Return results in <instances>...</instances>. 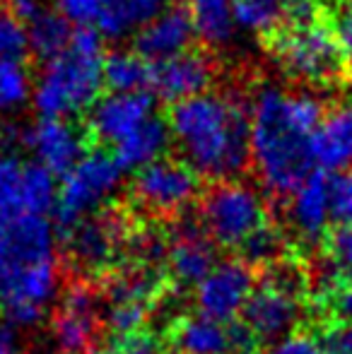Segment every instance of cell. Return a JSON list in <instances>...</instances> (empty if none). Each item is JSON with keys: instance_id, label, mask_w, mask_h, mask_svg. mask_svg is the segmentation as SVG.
<instances>
[{"instance_id": "20", "label": "cell", "mask_w": 352, "mask_h": 354, "mask_svg": "<svg viewBox=\"0 0 352 354\" xmlns=\"http://www.w3.org/2000/svg\"><path fill=\"white\" fill-rule=\"evenodd\" d=\"M196 27H193V19L188 15L186 8H167L162 15H157L145 29L136 37L138 53H140L145 61L160 63L167 61L172 56L188 51L196 39Z\"/></svg>"}, {"instance_id": "1", "label": "cell", "mask_w": 352, "mask_h": 354, "mask_svg": "<svg viewBox=\"0 0 352 354\" xmlns=\"http://www.w3.org/2000/svg\"><path fill=\"white\" fill-rule=\"evenodd\" d=\"M324 104L311 92H287L263 82L249 102V152L261 186L290 198L314 174L311 136L324 118Z\"/></svg>"}, {"instance_id": "32", "label": "cell", "mask_w": 352, "mask_h": 354, "mask_svg": "<svg viewBox=\"0 0 352 354\" xmlns=\"http://www.w3.org/2000/svg\"><path fill=\"white\" fill-rule=\"evenodd\" d=\"M167 340L157 335L150 328L126 333V335H113L111 354H167Z\"/></svg>"}, {"instance_id": "18", "label": "cell", "mask_w": 352, "mask_h": 354, "mask_svg": "<svg viewBox=\"0 0 352 354\" xmlns=\"http://www.w3.org/2000/svg\"><path fill=\"white\" fill-rule=\"evenodd\" d=\"M167 347L174 354H234L232 323L203 313H181L167 328Z\"/></svg>"}, {"instance_id": "27", "label": "cell", "mask_w": 352, "mask_h": 354, "mask_svg": "<svg viewBox=\"0 0 352 354\" xmlns=\"http://www.w3.org/2000/svg\"><path fill=\"white\" fill-rule=\"evenodd\" d=\"M29 29V46L41 61H51L58 53L68 48L73 39V24L66 22V17L56 12V10H44L34 22L27 24Z\"/></svg>"}, {"instance_id": "29", "label": "cell", "mask_w": 352, "mask_h": 354, "mask_svg": "<svg viewBox=\"0 0 352 354\" xmlns=\"http://www.w3.org/2000/svg\"><path fill=\"white\" fill-rule=\"evenodd\" d=\"M239 253H241V261L249 263L251 268L256 266L266 268L285 256V236H282L280 229L268 222L254 236L246 239V243L239 248Z\"/></svg>"}, {"instance_id": "5", "label": "cell", "mask_w": 352, "mask_h": 354, "mask_svg": "<svg viewBox=\"0 0 352 354\" xmlns=\"http://www.w3.org/2000/svg\"><path fill=\"white\" fill-rule=\"evenodd\" d=\"M198 222L205 229L215 246L239 251L261 227H266L268 207L263 193L239 178L217 181L201 198Z\"/></svg>"}, {"instance_id": "38", "label": "cell", "mask_w": 352, "mask_h": 354, "mask_svg": "<svg viewBox=\"0 0 352 354\" xmlns=\"http://www.w3.org/2000/svg\"><path fill=\"white\" fill-rule=\"evenodd\" d=\"M331 29H333V37L343 51L345 61L352 63V0H340Z\"/></svg>"}, {"instance_id": "25", "label": "cell", "mask_w": 352, "mask_h": 354, "mask_svg": "<svg viewBox=\"0 0 352 354\" xmlns=\"http://www.w3.org/2000/svg\"><path fill=\"white\" fill-rule=\"evenodd\" d=\"M234 24L256 37H270L290 24V0H234Z\"/></svg>"}, {"instance_id": "11", "label": "cell", "mask_w": 352, "mask_h": 354, "mask_svg": "<svg viewBox=\"0 0 352 354\" xmlns=\"http://www.w3.org/2000/svg\"><path fill=\"white\" fill-rule=\"evenodd\" d=\"M196 308L203 316L232 323L241 316L246 301L256 289V272L241 258L220 261L201 282L196 284Z\"/></svg>"}, {"instance_id": "39", "label": "cell", "mask_w": 352, "mask_h": 354, "mask_svg": "<svg viewBox=\"0 0 352 354\" xmlns=\"http://www.w3.org/2000/svg\"><path fill=\"white\" fill-rule=\"evenodd\" d=\"M44 10H46L44 0H8V12L24 24L34 22Z\"/></svg>"}, {"instance_id": "31", "label": "cell", "mask_w": 352, "mask_h": 354, "mask_svg": "<svg viewBox=\"0 0 352 354\" xmlns=\"http://www.w3.org/2000/svg\"><path fill=\"white\" fill-rule=\"evenodd\" d=\"M324 251L328 266L338 272L343 280L352 277V227L338 224L333 232L324 236Z\"/></svg>"}, {"instance_id": "41", "label": "cell", "mask_w": 352, "mask_h": 354, "mask_svg": "<svg viewBox=\"0 0 352 354\" xmlns=\"http://www.w3.org/2000/svg\"><path fill=\"white\" fill-rule=\"evenodd\" d=\"M85 354H111V352H106V350H94V347H92V350L85 352Z\"/></svg>"}, {"instance_id": "7", "label": "cell", "mask_w": 352, "mask_h": 354, "mask_svg": "<svg viewBox=\"0 0 352 354\" xmlns=\"http://www.w3.org/2000/svg\"><path fill=\"white\" fill-rule=\"evenodd\" d=\"M123 174L126 171L113 154L102 149H92V152L87 149L80 162L68 174H63V181L58 186V201L53 212H56L61 234L75 227L80 219L104 210L121 188Z\"/></svg>"}, {"instance_id": "9", "label": "cell", "mask_w": 352, "mask_h": 354, "mask_svg": "<svg viewBox=\"0 0 352 354\" xmlns=\"http://www.w3.org/2000/svg\"><path fill=\"white\" fill-rule=\"evenodd\" d=\"M131 201L152 217L181 214L201 193V176L183 159L162 157L138 169L131 181Z\"/></svg>"}, {"instance_id": "22", "label": "cell", "mask_w": 352, "mask_h": 354, "mask_svg": "<svg viewBox=\"0 0 352 354\" xmlns=\"http://www.w3.org/2000/svg\"><path fill=\"white\" fill-rule=\"evenodd\" d=\"M169 145H172L169 123L155 113V116L147 118L138 131H133L131 136L123 138V140L113 147V157L121 164L123 171L136 174L138 169L147 167V164L165 157Z\"/></svg>"}, {"instance_id": "34", "label": "cell", "mask_w": 352, "mask_h": 354, "mask_svg": "<svg viewBox=\"0 0 352 354\" xmlns=\"http://www.w3.org/2000/svg\"><path fill=\"white\" fill-rule=\"evenodd\" d=\"M266 354H328L321 345L319 335L306 330H295L282 340L272 342Z\"/></svg>"}, {"instance_id": "36", "label": "cell", "mask_w": 352, "mask_h": 354, "mask_svg": "<svg viewBox=\"0 0 352 354\" xmlns=\"http://www.w3.org/2000/svg\"><path fill=\"white\" fill-rule=\"evenodd\" d=\"M319 304H324L326 311L331 313V321L352 323V277L335 284Z\"/></svg>"}, {"instance_id": "35", "label": "cell", "mask_w": 352, "mask_h": 354, "mask_svg": "<svg viewBox=\"0 0 352 354\" xmlns=\"http://www.w3.org/2000/svg\"><path fill=\"white\" fill-rule=\"evenodd\" d=\"M56 12L77 29L92 27L97 24L99 0H56Z\"/></svg>"}, {"instance_id": "15", "label": "cell", "mask_w": 352, "mask_h": 354, "mask_svg": "<svg viewBox=\"0 0 352 354\" xmlns=\"http://www.w3.org/2000/svg\"><path fill=\"white\" fill-rule=\"evenodd\" d=\"M217 246L198 219H178L169 232L167 270L176 287H196L217 266Z\"/></svg>"}, {"instance_id": "14", "label": "cell", "mask_w": 352, "mask_h": 354, "mask_svg": "<svg viewBox=\"0 0 352 354\" xmlns=\"http://www.w3.org/2000/svg\"><path fill=\"white\" fill-rule=\"evenodd\" d=\"M155 116V97L147 92H109L89 109V133L99 142L116 147L123 138Z\"/></svg>"}, {"instance_id": "3", "label": "cell", "mask_w": 352, "mask_h": 354, "mask_svg": "<svg viewBox=\"0 0 352 354\" xmlns=\"http://www.w3.org/2000/svg\"><path fill=\"white\" fill-rule=\"evenodd\" d=\"M61 270L56 229L44 214H17L0 224V316L12 328L39 323L56 297Z\"/></svg>"}, {"instance_id": "33", "label": "cell", "mask_w": 352, "mask_h": 354, "mask_svg": "<svg viewBox=\"0 0 352 354\" xmlns=\"http://www.w3.org/2000/svg\"><path fill=\"white\" fill-rule=\"evenodd\" d=\"M331 217L352 227V169L331 176Z\"/></svg>"}, {"instance_id": "12", "label": "cell", "mask_w": 352, "mask_h": 354, "mask_svg": "<svg viewBox=\"0 0 352 354\" xmlns=\"http://www.w3.org/2000/svg\"><path fill=\"white\" fill-rule=\"evenodd\" d=\"M22 147L32 154V162L41 164L53 176L68 174L87 152L85 133L71 118L44 116L22 128Z\"/></svg>"}, {"instance_id": "4", "label": "cell", "mask_w": 352, "mask_h": 354, "mask_svg": "<svg viewBox=\"0 0 352 354\" xmlns=\"http://www.w3.org/2000/svg\"><path fill=\"white\" fill-rule=\"evenodd\" d=\"M104 37L80 27L63 53L44 61L32 84V104L44 118H71L85 113L102 97Z\"/></svg>"}, {"instance_id": "16", "label": "cell", "mask_w": 352, "mask_h": 354, "mask_svg": "<svg viewBox=\"0 0 352 354\" xmlns=\"http://www.w3.org/2000/svg\"><path fill=\"white\" fill-rule=\"evenodd\" d=\"M212 80H215V66L210 58L205 53L188 48L167 61L152 63L150 87L157 99L174 106L178 102L205 94Z\"/></svg>"}, {"instance_id": "13", "label": "cell", "mask_w": 352, "mask_h": 354, "mask_svg": "<svg viewBox=\"0 0 352 354\" xmlns=\"http://www.w3.org/2000/svg\"><path fill=\"white\" fill-rule=\"evenodd\" d=\"M302 301L304 299L295 294L256 280L254 294L241 311V323L249 328L261 347H270L272 342L282 340L302 326V313H304Z\"/></svg>"}, {"instance_id": "2", "label": "cell", "mask_w": 352, "mask_h": 354, "mask_svg": "<svg viewBox=\"0 0 352 354\" xmlns=\"http://www.w3.org/2000/svg\"><path fill=\"white\" fill-rule=\"evenodd\" d=\"M167 123L172 142L198 176L230 181L251 164L249 104L234 94L207 89L174 104Z\"/></svg>"}, {"instance_id": "21", "label": "cell", "mask_w": 352, "mask_h": 354, "mask_svg": "<svg viewBox=\"0 0 352 354\" xmlns=\"http://www.w3.org/2000/svg\"><path fill=\"white\" fill-rule=\"evenodd\" d=\"M167 8L172 0H99L97 32L109 41L138 37Z\"/></svg>"}, {"instance_id": "19", "label": "cell", "mask_w": 352, "mask_h": 354, "mask_svg": "<svg viewBox=\"0 0 352 354\" xmlns=\"http://www.w3.org/2000/svg\"><path fill=\"white\" fill-rule=\"evenodd\" d=\"M287 219L297 236L304 241H321L331 217V174L314 171L287 203Z\"/></svg>"}, {"instance_id": "37", "label": "cell", "mask_w": 352, "mask_h": 354, "mask_svg": "<svg viewBox=\"0 0 352 354\" xmlns=\"http://www.w3.org/2000/svg\"><path fill=\"white\" fill-rule=\"evenodd\" d=\"M319 340L328 354H352V323L328 321L321 328Z\"/></svg>"}, {"instance_id": "10", "label": "cell", "mask_w": 352, "mask_h": 354, "mask_svg": "<svg viewBox=\"0 0 352 354\" xmlns=\"http://www.w3.org/2000/svg\"><path fill=\"white\" fill-rule=\"evenodd\" d=\"M99 289L89 280H75L63 292L61 306L53 316V340L61 354H85L92 350L102 330Z\"/></svg>"}, {"instance_id": "8", "label": "cell", "mask_w": 352, "mask_h": 354, "mask_svg": "<svg viewBox=\"0 0 352 354\" xmlns=\"http://www.w3.org/2000/svg\"><path fill=\"white\" fill-rule=\"evenodd\" d=\"M131 227L128 219L116 210H99L80 219L75 227L63 232V243L71 263L82 272V280L99 277L116 268L121 251H126V241Z\"/></svg>"}, {"instance_id": "30", "label": "cell", "mask_w": 352, "mask_h": 354, "mask_svg": "<svg viewBox=\"0 0 352 354\" xmlns=\"http://www.w3.org/2000/svg\"><path fill=\"white\" fill-rule=\"evenodd\" d=\"M29 51H32V46H29L27 24L12 17L8 10L0 12V58L22 63Z\"/></svg>"}, {"instance_id": "26", "label": "cell", "mask_w": 352, "mask_h": 354, "mask_svg": "<svg viewBox=\"0 0 352 354\" xmlns=\"http://www.w3.org/2000/svg\"><path fill=\"white\" fill-rule=\"evenodd\" d=\"M24 169H27V162L19 157L17 149L0 145V224L27 212L24 207Z\"/></svg>"}, {"instance_id": "23", "label": "cell", "mask_w": 352, "mask_h": 354, "mask_svg": "<svg viewBox=\"0 0 352 354\" xmlns=\"http://www.w3.org/2000/svg\"><path fill=\"white\" fill-rule=\"evenodd\" d=\"M196 34L207 46H225L234 37V0H186Z\"/></svg>"}, {"instance_id": "28", "label": "cell", "mask_w": 352, "mask_h": 354, "mask_svg": "<svg viewBox=\"0 0 352 354\" xmlns=\"http://www.w3.org/2000/svg\"><path fill=\"white\" fill-rule=\"evenodd\" d=\"M32 75L17 61L0 58V118L19 111L32 99Z\"/></svg>"}, {"instance_id": "40", "label": "cell", "mask_w": 352, "mask_h": 354, "mask_svg": "<svg viewBox=\"0 0 352 354\" xmlns=\"http://www.w3.org/2000/svg\"><path fill=\"white\" fill-rule=\"evenodd\" d=\"M0 354H24L19 350L17 340H15V333H12V326L3 321L0 316Z\"/></svg>"}, {"instance_id": "6", "label": "cell", "mask_w": 352, "mask_h": 354, "mask_svg": "<svg viewBox=\"0 0 352 354\" xmlns=\"http://www.w3.org/2000/svg\"><path fill=\"white\" fill-rule=\"evenodd\" d=\"M270 53L282 73L311 84H328L338 80L348 63L333 29L319 19L309 24H292L272 34Z\"/></svg>"}, {"instance_id": "17", "label": "cell", "mask_w": 352, "mask_h": 354, "mask_svg": "<svg viewBox=\"0 0 352 354\" xmlns=\"http://www.w3.org/2000/svg\"><path fill=\"white\" fill-rule=\"evenodd\" d=\"M314 167L326 174L352 169V102H340L324 111L311 136Z\"/></svg>"}, {"instance_id": "24", "label": "cell", "mask_w": 352, "mask_h": 354, "mask_svg": "<svg viewBox=\"0 0 352 354\" xmlns=\"http://www.w3.org/2000/svg\"><path fill=\"white\" fill-rule=\"evenodd\" d=\"M150 73L152 63L138 51L116 48L104 53L102 75L109 92H145V87H150Z\"/></svg>"}]
</instances>
